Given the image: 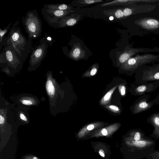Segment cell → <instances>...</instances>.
Returning a JSON list of instances; mask_svg holds the SVG:
<instances>
[{
  "label": "cell",
  "mask_w": 159,
  "mask_h": 159,
  "mask_svg": "<svg viewBox=\"0 0 159 159\" xmlns=\"http://www.w3.org/2000/svg\"><path fill=\"white\" fill-rule=\"evenodd\" d=\"M47 7L52 9L66 11L71 10L72 7L67 5L62 4H50L44 5Z\"/></svg>",
  "instance_id": "cell-20"
},
{
  "label": "cell",
  "mask_w": 159,
  "mask_h": 159,
  "mask_svg": "<svg viewBox=\"0 0 159 159\" xmlns=\"http://www.w3.org/2000/svg\"><path fill=\"white\" fill-rule=\"evenodd\" d=\"M99 153L100 155L102 157H104L105 156V154H104V151L103 150H102V149H100L99 151Z\"/></svg>",
  "instance_id": "cell-32"
},
{
  "label": "cell",
  "mask_w": 159,
  "mask_h": 159,
  "mask_svg": "<svg viewBox=\"0 0 159 159\" xmlns=\"http://www.w3.org/2000/svg\"><path fill=\"white\" fill-rule=\"evenodd\" d=\"M5 122V119L4 117L1 115H0V124L1 125L3 124Z\"/></svg>",
  "instance_id": "cell-31"
},
{
  "label": "cell",
  "mask_w": 159,
  "mask_h": 159,
  "mask_svg": "<svg viewBox=\"0 0 159 159\" xmlns=\"http://www.w3.org/2000/svg\"><path fill=\"white\" fill-rule=\"evenodd\" d=\"M130 159H142L155 150L156 141L152 138L142 141L124 140Z\"/></svg>",
  "instance_id": "cell-2"
},
{
  "label": "cell",
  "mask_w": 159,
  "mask_h": 159,
  "mask_svg": "<svg viewBox=\"0 0 159 159\" xmlns=\"http://www.w3.org/2000/svg\"><path fill=\"white\" fill-rule=\"evenodd\" d=\"M135 24L148 30H155L159 28V21L151 18H143L138 20Z\"/></svg>",
  "instance_id": "cell-15"
},
{
  "label": "cell",
  "mask_w": 159,
  "mask_h": 159,
  "mask_svg": "<svg viewBox=\"0 0 159 159\" xmlns=\"http://www.w3.org/2000/svg\"><path fill=\"white\" fill-rule=\"evenodd\" d=\"M147 122L154 127L150 136L154 138L155 141L159 139V111L151 114L147 119Z\"/></svg>",
  "instance_id": "cell-12"
},
{
  "label": "cell",
  "mask_w": 159,
  "mask_h": 159,
  "mask_svg": "<svg viewBox=\"0 0 159 159\" xmlns=\"http://www.w3.org/2000/svg\"><path fill=\"white\" fill-rule=\"evenodd\" d=\"M105 107L108 110L114 113H119L121 112V110L117 106L114 105H107Z\"/></svg>",
  "instance_id": "cell-24"
},
{
  "label": "cell",
  "mask_w": 159,
  "mask_h": 159,
  "mask_svg": "<svg viewBox=\"0 0 159 159\" xmlns=\"http://www.w3.org/2000/svg\"><path fill=\"white\" fill-rule=\"evenodd\" d=\"M104 125L102 122H93L86 125L81 128L77 134L79 139H81L96 129L102 127Z\"/></svg>",
  "instance_id": "cell-14"
},
{
  "label": "cell",
  "mask_w": 159,
  "mask_h": 159,
  "mask_svg": "<svg viewBox=\"0 0 159 159\" xmlns=\"http://www.w3.org/2000/svg\"><path fill=\"white\" fill-rule=\"evenodd\" d=\"M18 21L14 23L7 37L17 54L25 60L31 52L32 42L23 36Z\"/></svg>",
  "instance_id": "cell-1"
},
{
  "label": "cell",
  "mask_w": 159,
  "mask_h": 159,
  "mask_svg": "<svg viewBox=\"0 0 159 159\" xmlns=\"http://www.w3.org/2000/svg\"><path fill=\"white\" fill-rule=\"evenodd\" d=\"M123 83L118 85V89L120 94L122 96H124L126 92V87L125 84Z\"/></svg>",
  "instance_id": "cell-26"
},
{
  "label": "cell",
  "mask_w": 159,
  "mask_h": 159,
  "mask_svg": "<svg viewBox=\"0 0 159 159\" xmlns=\"http://www.w3.org/2000/svg\"><path fill=\"white\" fill-rule=\"evenodd\" d=\"M22 22L28 35V39L31 41L40 37L42 31V23L36 10L29 11L23 17Z\"/></svg>",
  "instance_id": "cell-3"
},
{
  "label": "cell",
  "mask_w": 159,
  "mask_h": 159,
  "mask_svg": "<svg viewBox=\"0 0 159 159\" xmlns=\"http://www.w3.org/2000/svg\"><path fill=\"white\" fill-rule=\"evenodd\" d=\"M156 7L151 5H134L122 7L124 16L125 18L130 15L140 13L150 12Z\"/></svg>",
  "instance_id": "cell-9"
},
{
  "label": "cell",
  "mask_w": 159,
  "mask_h": 159,
  "mask_svg": "<svg viewBox=\"0 0 159 159\" xmlns=\"http://www.w3.org/2000/svg\"><path fill=\"white\" fill-rule=\"evenodd\" d=\"M48 40L46 34L40 40L38 45L32 49L29 62L32 66L40 64L45 58L47 52Z\"/></svg>",
  "instance_id": "cell-6"
},
{
  "label": "cell",
  "mask_w": 159,
  "mask_h": 159,
  "mask_svg": "<svg viewBox=\"0 0 159 159\" xmlns=\"http://www.w3.org/2000/svg\"></svg>",
  "instance_id": "cell-35"
},
{
  "label": "cell",
  "mask_w": 159,
  "mask_h": 159,
  "mask_svg": "<svg viewBox=\"0 0 159 159\" xmlns=\"http://www.w3.org/2000/svg\"><path fill=\"white\" fill-rule=\"evenodd\" d=\"M120 123H115L106 127L98 129L89 134L90 138L106 136L109 137L115 132L121 126Z\"/></svg>",
  "instance_id": "cell-10"
},
{
  "label": "cell",
  "mask_w": 159,
  "mask_h": 159,
  "mask_svg": "<svg viewBox=\"0 0 159 159\" xmlns=\"http://www.w3.org/2000/svg\"><path fill=\"white\" fill-rule=\"evenodd\" d=\"M118 86V85H117L115 86L103 96L100 102V103L101 105H107L110 104L113 93Z\"/></svg>",
  "instance_id": "cell-19"
},
{
  "label": "cell",
  "mask_w": 159,
  "mask_h": 159,
  "mask_svg": "<svg viewBox=\"0 0 159 159\" xmlns=\"http://www.w3.org/2000/svg\"><path fill=\"white\" fill-rule=\"evenodd\" d=\"M153 100L155 102L156 105H157L159 104V93L157 95V97L153 99Z\"/></svg>",
  "instance_id": "cell-30"
},
{
  "label": "cell",
  "mask_w": 159,
  "mask_h": 159,
  "mask_svg": "<svg viewBox=\"0 0 159 159\" xmlns=\"http://www.w3.org/2000/svg\"><path fill=\"white\" fill-rule=\"evenodd\" d=\"M145 158L147 159H159V150H155Z\"/></svg>",
  "instance_id": "cell-25"
},
{
  "label": "cell",
  "mask_w": 159,
  "mask_h": 159,
  "mask_svg": "<svg viewBox=\"0 0 159 159\" xmlns=\"http://www.w3.org/2000/svg\"><path fill=\"white\" fill-rule=\"evenodd\" d=\"M11 23H10L6 27H5L3 29H0V43L2 40L3 36L7 33L8 30L10 28V26L11 24Z\"/></svg>",
  "instance_id": "cell-27"
},
{
  "label": "cell",
  "mask_w": 159,
  "mask_h": 159,
  "mask_svg": "<svg viewBox=\"0 0 159 159\" xmlns=\"http://www.w3.org/2000/svg\"><path fill=\"white\" fill-rule=\"evenodd\" d=\"M81 16L74 14L69 16H65L58 21L53 27L55 28L72 26L80 20Z\"/></svg>",
  "instance_id": "cell-11"
},
{
  "label": "cell",
  "mask_w": 159,
  "mask_h": 159,
  "mask_svg": "<svg viewBox=\"0 0 159 159\" xmlns=\"http://www.w3.org/2000/svg\"><path fill=\"white\" fill-rule=\"evenodd\" d=\"M150 98V96L149 94L140 96L131 107L130 108L132 114H137L150 109L156 103L153 100L148 102Z\"/></svg>",
  "instance_id": "cell-7"
},
{
  "label": "cell",
  "mask_w": 159,
  "mask_h": 159,
  "mask_svg": "<svg viewBox=\"0 0 159 159\" xmlns=\"http://www.w3.org/2000/svg\"><path fill=\"white\" fill-rule=\"evenodd\" d=\"M159 87V81L149 82L140 84H133L131 88L132 94L141 96L155 91Z\"/></svg>",
  "instance_id": "cell-8"
},
{
  "label": "cell",
  "mask_w": 159,
  "mask_h": 159,
  "mask_svg": "<svg viewBox=\"0 0 159 159\" xmlns=\"http://www.w3.org/2000/svg\"><path fill=\"white\" fill-rule=\"evenodd\" d=\"M20 117L21 120L25 121H27V118L23 113H21L20 114Z\"/></svg>",
  "instance_id": "cell-29"
},
{
  "label": "cell",
  "mask_w": 159,
  "mask_h": 159,
  "mask_svg": "<svg viewBox=\"0 0 159 159\" xmlns=\"http://www.w3.org/2000/svg\"><path fill=\"white\" fill-rule=\"evenodd\" d=\"M103 13L109 17L112 16L116 19H125L124 16L122 7H119L110 10H105Z\"/></svg>",
  "instance_id": "cell-18"
},
{
  "label": "cell",
  "mask_w": 159,
  "mask_h": 159,
  "mask_svg": "<svg viewBox=\"0 0 159 159\" xmlns=\"http://www.w3.org/2000/svg\"><path fill=\"white\" fill-rule=\"evenodd\" d=\"M103 1L101 0H80L78 1L77 3L82 5H89Z\"/></svg>",
  "instance_id": "cell-23"
},
{
  "label": "cell",
  "mask_w": 159,
  "mask_h": 159,
  "mask_svg": "<svg viewBox=\"0 0 159 159\" xmlns=\"http://www.w3.org/2000/svg\"><path fill=\"white\" fill-rule=\"evenodd\" d=\"M143 2V0H116L102 4L101 7L112 5H122L125 6L135 5L139 2Z\"/></svg>",
  "instance_id": "cell-17"
},
{
  "label": "cell",
  "mask_w": 159,
  "mask_h": 159,
  "mask_svg": "<svg viewBox=\"0 0 159 159\" xmlns=\"http://www.w3.org/2000/svg\"><path fill=\"white\" fill-rule=\"evenodd\" d=\"M22 103L26 105H31L33 104V102L30 100L23 99L21 101Z\"/></svg>",
  "instance_id": "cell-28"
},
{
  "label": "cell",
  "mask_w": 159,
  "mask_h": 159,
  "mask_svg": "<svg viewBox=\"0 0 159 159\" xmlns=\"http://www.w3.org/2000/svg\"><path fill=\"white\" fill-rule=\"evenodd\" d=\"M135 73L136 84L159 81V62L142 66Z\"/></svg>",
  "instance_id": "cell-5"
},
{
  "label": "cell",
  "mask_w": 159,
  "mask_h": 159,
  "mask_svg": "<svg viewBox=\"0 0 159 159\" xmlns=\"http://www.w3.org/2000/svg\"><path fill=\"white\" fill-rule=\"evenodd\" d=\"M31 159H39L37 157H31Z\"/></svg>",
  "instance_id": "cell-33"
},
{
  "label": "cell",
  "mask_w": 159,
  "mask_h": 159,
  "mask_svg": "<svg viewBox=\"0 0 159 159\" xmlns=\"http://www.w3.org/2000/svg\"><path fill=\"white\" fill-rule=\"evenodd\" d=\"M78 44H74L68 55L70 58L75 61L83 59L85 56V52L82 49Z\"/></svg>",
  "instance_id": "cell-16"
},
{
  "label": "cell",
  "mask_w": 159,
  "mask_h": 159,
  "mask_svg": "<svg viewBox=\"0 0 159 159\" xmlns=\"http://www.w3.org/2000/svg\"><path fill=\"white\" fill-rule=\"evenodd\" d=\"M151 138L145 136V133L141 129H135L130 130L124 137V140L142 141L148 140Z\"/></svg>",
  "instance_id": "cell-13"
},
{
  "label": "cell",
  "mask_w": 159,
  "mask_h": 159,
  "mask_svg": "<svg viewBox=\"0 0 159 159\" xmlns=\"http://www.w3.org/2000/svg\"><path fill=\"white\" fill-rule=\"evenodd\" d=\"M114 19V18L112 16H110L109 17V19L110 20H112Z\"/></svg>",
  "instance_id": "cell-34"
},
{
  "label": "cell",
  "mask_w": 159,
  "mask_h": 159,
  "mask_svg": "<svg viewBox=\"0 0 159 159\" xmlns=\"http://www.w3.org/2000/svg\"><path fill=\"white\" fill-rule=\"evenodd\" d=\"M46 88L48 94L50 96L54 95L55 93V89L54 84L50 79L47 80L46 84Z\"/></svg>",
  "instance_id": "cell-22"
},
{
  "label": "cell",
  "mask_w": 159,
  "mask_h": 159,
  "mask_svg": "<svg viewBox=\"0 0 159 159\" xmlns=\"http://www.w3.org/2000/svg\"><path fill=\"white\" fill-rule=\"evenodd\" d=\"M98 69V66L97 64H93L90 68L87 70L83 75L84 77L92 76L97 73Z\"/></svg>",
  "instance_id": "cell-21"
},
{
  "label": "cell",
  "mask_w": 159,
  "mask_h": 159,
  "mask_svg": "<svg viewBox=\"0 0 159 159\" xmlns=\"http://www.w3.org/2000/svg\"><path fill=\"white\" fill-rule=\"evenodd\" d=\"M159 62V54L151 53L139 54L129 59L120 66L122 70L131 74L135 73L137 69L145 65Z\"/></svg>",
  "instance_id": "cell-4"
}]
</instances>
